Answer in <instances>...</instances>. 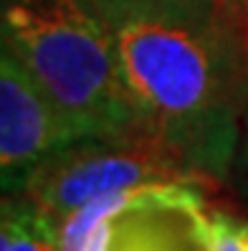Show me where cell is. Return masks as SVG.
<instances>
[{
  "instance_id": "52a82bcc",
  "label": "cell",
  "mask_w": 248,
  "mask_h": 251,
  "mask_svg": "<svg viewBox=\"0 0 248 251\" xmlns=\"http://www.w3.org/2000/svg\"><path fill=\"white\" fill-rule=\"evenodd\" d=\"M236 162H238V168L248 175V112H246V120H243V132H241V142H238Z\"/></svg>"
},
{
  "instance_id": "ba28073f",
  "label": "cell",
  "mask_w": 248,
  "mask_h": 251,
  "mask_svg": "<svg viewBox=\"0 0 248 251\" xmlns=\"http://www.w3.org/2000/svg\"><path fill=\"white\" fill-rule=\"evenodd\" d=\"M230 5V10L236 13V18L241 21V25H248V0H225Z\"/></svg>"
},
{
  "instance_id": "5b68a950",
  "label": "cell",
  "mask_w": 248,
  "mask_h": 251,
  "mask_svg": "<svg viewBox=\"0 0 248 251\" xmlns=\"http://www.w3.org/2000/svg\"><path fill=\"white\" fill-rule=\"evenodd\" d=\"M0 251H61L58 221L25 196H5L0 213Z\"/></svg>"
},
{
  "instance_id": "277c9868",
  "label": "cell",
  "mask_w": 248,
  "mask_h": 251,
  "mask_svg": "<svg viewBox=\"0 0 248 251\" xmlns=\"http://www.w3.org/2000/svg\"><path fill=\"white\" fill-rule=\"evenodd\" d=\"M79 140L16 53L0 46V178L5 196H21L43 162Z\"/></svg>"
},
{
  "instance_id": "7a4b0ae2",
  "label": "cell",
  "mask_w": 248,
  "mask_h": 251,
  "mask_svg": "<svg viewBox=\"0 0 248 251\" xmlns=\"http://www.w3.org/2000/svg\"><path fill=\"white\" fill-rule=\"evenodd\" d=\"M0 33L81 140L137 135L114 33L96 0H3Z\"/></svg>"
},
{
  "instance_id": "8992f818",
  "label": "cell",
  "mask_w": 248,
  "mask_h": 251,
  "mask_svg": "<svg viewBox=\"0 0 248 251\" xmlns=\"http://www.w3.org/2000/svg\"><path fill=\"white\" fill-rule=\"evenodd\" d=\"M205 251H248V218L210 213Z\"/></svg>"
},
{
  "instance_id": "3957f363",
  "label": "cell",
  "mask_w": 248,
  "mask_h": 251,
  "mask_svg": "<svg viewBox=\"0 0 248 251\" xmlns=\"http://www.w3.org/2000/svg\"><path fill=\"white\" fill-rule=\"evenodd\" d=\"M159 183L203 180L150 137H86L43 162L21 196L61 224L99 196Z\"/></svg>"
},
{
  "instance_id": "6da1fadb",
  "label": "cell",
  "mask_w": 248,
  "mask_h": 251,
  "mask_svg": "<svg viewBox=\"0 0 248 251\" xmlns=\"http://www.w3.org/2000/svg\"><path fill=\"white\" fill-rule=\"evenodd\" d=\"M107 16L137 135L198 180H225L248 112L243 25L225 0H96Z\"/></svg>"
},
{
  "instance_id": "9c48e42d",
  "label": "cell",
  "mask_w": 248,
  "mask_h": 251,
  "mask_svg": "<svg viewBox=\"0 0 248 251\" xmlns=\"http://www.w3.org/2000/svg\"><path fill=\"white\" fill-rule=\"evenodd\" d=\"M243 43H246V56H248V25H243Z\"/></svg>"
}]
</instances>
